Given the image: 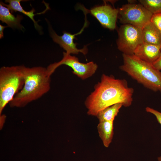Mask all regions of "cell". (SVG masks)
I'll return each mask as SVG.
<instances>
[{
	"instance_id": "obj_16",
	"label": "cell",
	"mask_w": 161,
	"mask_h": 161,
	"mask_svg": "<svg viewBox=\"0 0 161 161\" xmlns=\"http://www.w3.org/2000/svg\"><path fill=\"white\" fill-rule=\"evenodd\" d=\"M140 3L153 14L161 13V0H139Z\"/></svg>"
},
{
	"instance_id": "obj_11",
	"label": "cell",
	"mask_w": 161,
	"mask_h": 161,
	"mask_svg": "<svg viewBox=\"0 0 161 161\" xmlns=\"http://www.w3.org/2000/svg\"><path fill=\"white\" fill-rule=\"evenodd\" d=\"M26 1L22 0H6L5 2L8 3V4H6L3 3L2 1L0 2L2 5L7 7L10 10L11 13L14 12H19L22 13L23 14L28 16L33 21L34 24L35 28L39 31L41 30L42 28L38 24V21H36L34 19V17L36 15H39L44 14L49 9V4L46 3V9L41 13H34L35 11L33 8L30 11H26L24 10L20 4L21 1Z\"/></svg>"
},
{
	"instance_id": "obj_19",
	"label": "cell",
	"mask_w": 161,
	"mask_h": 161,
	"mask_svg": "<svg viewBox=\"0 0 161 161\" xmlns=\"http://www.w3.org/2000/svg\"><path fill=\"white\" fill-rule=\"evenodd\" d=\"M152 64L158 70L160 71L161 70V53L159 58Z\"/></svg>"
},
{
	"instance_id": "obj_8",
	"label": "cell",
	"mask_w": 161,
	"mask_h": 161,
	"mask_svg": "<svg viewBox=\"0 0 161 161\" xmlns=\"http://www.w3.org/2000/svg\"><path fill=\"white\" fill-rule=\"evenodd\" d=\"M77 8L81 10L84 14H90L103 27L110 30H114L116 28L119 9L106 4L95 7L90 10L86 9L81 5L78 6Z\"/></svg>"
},
{
	"instance_id": "obj_21",
	"label": "cell",
	"mask_w": 161,
	"mask_h": 161,
	"mask_svg": "<svg viewBox=\"0 0 161 161\" xmlns=\"http://www.w3.org/2000/svg\"><path fill=\"white\" fill-rule=\"evenodd\" d=\"M157 160L158 161H161V156L157 157Z\"/></svg>"
},
{
	"instance_id": "obj_7",
	"label": "cell",
	"mask_w": 161,
	"mask_h": 161,
	"mask_svg": "<svg viewBox=\"0 0 161 161\" xmlns=\"http://www.w3.org/2000/svg\"><path fill=\"white\" fill-rule=\"evenodd\" d=\"M63 57L61 61L50 64L47 68L51 75L57 68L62 65L70 67L73 70V73L83 80L92 76L97 69V65L92 61L82 63L79 62L77 58L66 52H63Z\"/></svg>"
},
{
	"instance_id": "obj_3",
	"label": "cell",
	"mask_w": 161,
	"mask_h": 161,
	"mask_svg": "<svg viewBox=\"0 0 161 161\" xmlns=\"http://www.w3.org/2000/svg\"><path fill=\"white\" fill-rule=\"evenodd\" d=\"M123 63L120 67L138 83L154 92H161V72L152 64L143 61L134 54H123Z\"/></svg>"
},
{
	"instance_id": "obj_4",
	"label": "cell",
	"mask_w": 161,
	"mask_h": 161,
	"mask_svg": "<svg viewBox=\"0 0 161 161\" xmlns=\"http://www.w3.org/2000/svg\"><path fill=\"white\" fill-rule=\"evenodd\" d=\"M24 65L3 66L0 69V115L20 91L24 82Z\"/></svg>"
},
{
	"instance_id": "obj_13",
	"label": "cell",
	"mask_w": 161,
	"mask_h": 161,
	"mask_svg": "<svg viewBox=\"0 0 161 161\" xmlns=\"http://www.w3.org/2000/svg\"><path fill=\"white\" fill-rule=\"evenodd\" d=\"M142 31L143 42L161 46V31L151 21Z\"/></svg>"
},
{
	"instance_id": "obj_12",
	"label": "cell",
	"mask_w": 161,
	"mask_h": 161,
	"mask_svg": "<svg viewBox=\"0 0 161 161\" xmlns=\"http://www.w3.org/2000/svg\"><path fill=\"white\" fill-rule=\"evenodd\" d=\"M22 19L21 15H18L15 17L10 12L8 8L0 3V20L2 23H6L8 27L20 29L23 31L24 28L21 24Z\"/></svg>"
},
{
	"instance_id": "obj_2",
	"label": "cell",
	"mask_w": 161,
	"mask_h": 161,
	"mask_svg": "<svg viewBox=\"0 0 161 161\" xmlns=\"http://www.w3.org/2000/svg\"><path fill=\"white\" fill-rule=\"evenodd\" d=\"M51 76L47 68L25 66L24 86L9 103L10 106L23 107L42 97L50 90Z\"/></svg>"
},
{
	"instance_id": "obj_5",
	"label": "cell",
	"mask_w": 161,
	"mask_h": 161,
	"mask_svg": "<svg viewBox=\"0 0 161 161\" xmlns=\"http://www.w3.org/2000/svg\"><path fill=\"white\" fill-rule=\"evenodd\" d=\"M140 4L129 3L119 9L118 18L120 22L143 29L151 21L153 15Z\"/></svg>"
},
{
	"instance_id": "obj_18",
	"label": "cell",
	"mask_w": 161,
	"mask_h": 161,
	"mask_svg": "<svg viewBox=\"0 0 161 161\" xmlns=\"http://www.w3.org/2000/svg\"><path fill=\"white\" fill-rule=\"evenodd\" d=\"M145 111L147 112L154 114L161 126V112L148 107L145 108Z\"/></svg>"
},
{
	"instance_id": "obj_1",
	"label": "cell",
	"mask_w": 161,
	"mask_h": 161,
	"mask_svg": "<svg viewBox=\"0 0 161 161\" xmlns=\"http://www.w3.org/2000/svg\"><path fill=\"white\" fill-rule=\"evenodd\" d=\"M134 90L125 79L103 74L100 81L86 98L85 105L88 115L95 116L103 109L117 103L128 107L132 104Z\"/></svg>"
},
{
	"instance_id": "obj_6",
	"label": "cell",
	"mask_w": 161,
	"mask_h": 161,
	"mask_svg": "<svg viewBox=\"0 0 161 161\" xmlns=\"http://www.w3.org/2000/svg\"><path fill=\"white\" fill-rule=\"evenodd\" d=\"M118 35L117 47L123 54H134L136 48L143 42L142 29L131 24L121 26Z\"/></svg>"
},
{
	"instance_id": "obj_10",
	"label": "cell",
	"mask_w": 161,
	"mask_h": 161,
	"mask_svg": "<svg viewBox=\"0 0 161 161\" xmlns=\"http://www.w3.org/2000/svg\"><path fill=\"white\" fill-rule=\"evenodd\" d=\"M161 46L143 42L135 50L134 55L141 60L153 64L159 58Z\"/></svg>"
},
{
	"instance_id": "obj_14",
	"label": "cell",
	"mask_w": 161,
	"mask_h": 161,
	"mask_svg": "<svg viewBox=\"0 0 161 161\" xmlns=\"http://www.w3.org/2000/svg\"><path fill=\"white\" fill-rule=\"evenodd\" d=\"M114 121L100 122L97 126L99 135L103 145L109 147L111 143L114 134Z\"/></svg>"
},
{
	"instance_id": "obj_15",
	"label": "cell",
	"mask_w": 161,
	"mask_h": 161,
	"mask_svg": "<svg viewBox=\"0 0 161 161\" xmlns=\"http://www.w3.org/2000/svg\"><path fill=\"white\" fill-rule=\"evenodd\" d=\"M123 106L121 103H117L108 107L98 112L96 117L99 122L114 121L120 109Z\"/></svg>"
},
{
	"instance_id": "obj_9",
	"label": "cell",
	"mask_w": 161,
	"mask_h": 161,
	"mask_svg": "<svg viewBox=\"0 0 161 161\" xmlns=\"http://www.w3.org/2000/svg\"><path fill=\"white\" fill-rule=\"evenodd\" d=\"M85 20V24L80 32L77 34H72L69 32H64L63 34L61 36L58 35L49 27V31L51 37L54 41L59 44L68 54H77L79 52H81L83 55H86L87 53L88 49L87 46H85L81 49H79L76 47V44L74 42V40L75 35L80 34L83 31L84 28L87 25V21Z\"/></svg>"
},
{
	"instance_id": "obj_17",
	"label": "cell",
	"mask_w": 161,
	"mask_h": 161,
	"mask_svg": "<svg viewBox=\"0 0 161 161\" xmlns=\"http://www.w3.org/2000/svg\"><path fill=\"white\" fill-rule=\"evenodd\" d=\"M151 22L161 31V13L153 14Z\"/></svg>"
},
{
	"instance_id": "obj_20",
	"label": "cell",
	"mask_w": 161,
	"mask_h": 161,
	"mask_svg": "<svg viewBox=\"0 0 161 161\" xmlns=\"http://www.w3.org/2000/svg\"><path fill=\"white\" fill-rule=\"evenodd\" d=\"M7 26H3L1 24H0V38H2L4 36L3 31L4 29L7 27Z\"/></svg>"
}]
</instances>
